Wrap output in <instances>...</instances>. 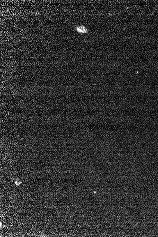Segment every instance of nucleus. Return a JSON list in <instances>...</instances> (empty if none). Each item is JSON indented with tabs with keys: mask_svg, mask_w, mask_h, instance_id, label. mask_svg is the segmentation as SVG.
Listing matches in <instances>:
<instances>
[{
	"mask_svg": "<svg viewBox=\"0 0 158 237\" xmlns=\"http://www.w3.org/2000/svg\"><path fill=\"white\" fill-rule=\"evenodd\" d=\"M76 29H77L78 32L81 33V34H84V33H87L88 32L87 29L84 26H77Z\"/></svg>",
	"mask_w": 158,
	"mask_h": 237,
	"instance_id": "nucleus-1",
	"label": "nucleus"
}]
</instances>
